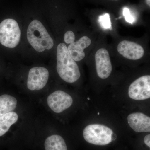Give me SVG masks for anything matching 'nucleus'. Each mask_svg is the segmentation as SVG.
<instances>
[{
  "label": "nucleus",
  "mask_w": 150,
  "mask_h": 150,
  "mask_svg": "<svg viewBox=\"0 0 150 150\" xmlns=\"http://www.w3.org/2000/svg\"><path fill=\"white\" fill-rule=\"evenodd\" d=\"M57 72L65 81L73 83L80 77L79 67L70 55L64 43H60L57 47Z\"/></svg>",
  "instance_id": "nucleus-1"
},
{
  "label": "nucleus",
  "mask_w": 150,
  "mask_h": 150,
  "mask_svg": "<svg viewBox=\"0 0 150 150\" xmlns=\"http://www.w3.org/2000/svg\"><path fill=\"white\" fill-rule=\"evenodd\" d=\"M28 40L33 48L39 52L53 47L54 42L42 23L37 20L30 23L27 31Z\"/></svg>",
  "instance_id": "nucleus-2"
},
{
  "label": "nucleus",
  "mask_w": 150,
  "mask_h": 150,
  "mask_svg": "<svg viewBox=\"0 0 150 150\" xmlns=\"http://www.w3.org/2000/svg\"><path fill=\"white\" fill-rule=\"evenodd\" d=\"M83 136L85 141L96 146L109 144L115 140V135L112 129L99 124H90L84 129Z\"/></svg>",
  "instance_id": "nucleus-3"
},
{
  "label": "nucleus",
  "mask_w": 150,
  "mask_h": 150,
  "mask_svg": "<svg viewBox=\"0 0 150 150\" xmlns=\"http://www.w3.org/2000/svg\"><path fill=\"white\" fill-rule=\"evenodd\" d=\"M20 38L21 30L16 21L6 19L0 23V43L3 46L15 48L19 43Z\"/></svg>",
  "instance_id": "nucleus-4"
},
{
  "label": "nucleus",
  "mask_w": 150,
  "mask_h": 150,
  "mask_svg": "<svg viewBox=\"0 0 150 150\" xmlns=\"http://www.w3.org/2000/svg\"><path fill=\"white\" fill-rule=\"evenodd\" d=\"M75 38L74 33L70 30L66 32L64 35L65 43L70 44L67 48L70 55L75 61L79 62L84 58V50L91 44V40L86 36H83L76 42H74Z\"/></svg>",
  "instance_id": "nucleus-5"
},
{
  "label": "nucleus",
  "mask_w": 150,
  "mask_h": 150,
  "mask_svg": "<svg viewBox=\"0 0 150 150\" xmlns=\"http://www.w3.org/2000/svg\"><path fill=\"white\" fill-rule=\"evenodd\" d=\"M130 98L135 100H144L150 98V76L140 77L130 85L129 88Z\"/></svg>",
  "instance_id": "nucleus-6"
},
{
  "label": "nucleus",
  "mask_w": 150,
  "mask_h": 150,
  "mask_svg": "<svg viewBox=\"0 0 150 150\" xmlns=\"http://www.w3.org/2000/svg\"><path fill=\"white\" fill-rule=\"evenodd\" d=\"M73 102L71 96L62 91H56L47 98L48 106L54 112L57 113H61L71 107Z\"/></svg>",
  "instance_id": "nucleus-7"
},
{
  "label": "nucleus",
  "mask_w": 150,
  "mask_h": 150,
  "mask_svg": "<svg viewBox=\"0 0 150 150\" xmlns=\"http://www.w3.org/2000/svg\"><path fill=\"white\" fill-rule=\"evenodd\" d=\"M49 77V72L46 68L33 67L28 73L27 87L31 91L40 90L46 85Z\"/></svg>",
  "instance_id": "nucleus-8"
},
{
  "label": "nucleus",
  "mask_w": 150,
  "mask_h": 150,
  "mask_svg": "<svg viewBox=\"0 0 150 150\" xmlns=\"http://www.w3.org/2000/svg\"><path fill=\"white\" fill-rule=\"evenodd\" d=\"M95 58L98 76L102 79H107L110 76L112 71L108 51L105 48L98 49L96 53Z\"/></svg>",
  "instance_id": "nucleus-9"
},
{
  "label": "nucleus",
  "mask_w": 150,
  "mask_h": 150,
  "mask_svg": "<svg viewBox=\"0 0 150 150\" xmlns=\"http://www.w3.org/2000/svg\"><path fill=\"white\" fill-rule=\"evenodd\" d=\"M117 50L119 54L129 60L141 59L145 53L144 48L139 44L126 40H123L118 44Z\"/></svg>",
  "instance_id": "nucleus-10"
},
{
  "label": "nucleus",
  "mask_w": 150,
  "mask_h": 150,
  "mask_svg": "<svg viewBox=\"0 0 150 150\" xmlns=\"http://www.w3.org/2000/svg\"><path fill=\"white\" fill-rule=\"evenodd\" d=\"M127 119L129 126L136 132H150V118L144 113L139 112L131 113Z\"/></svg>",
  "instance_id": "nucleus-11"
},
{
  "label": "nucleus",
  "mask_w": 150,
  "mask_h": 150,
  "mask_svg": "<svg viewBox=\"0 0 150 150\" xmlns=\"http://www.w3.org/2000/svg\"><path fill=\"white\" fill-rule=\"evenodd\" d=\"M45 150H68L64 138L59 135H53L46 138L44 142Z\"/></svg>",
  "instance_id": "nucleus-12"
},
{
  "label": "nucleus",
  "mask_w": 150,
  "mask_h": 150,
  "mask_svg": "<svg viewBox=\"0 0 150 150\" xmlns=\"http://www.w3.org/2000/svg\"><path fill=\"white\" fill-rule=\"evenodd\" d=\"M17 103L14 97L7 94L0 96V117L15 109Z\"/></svg>",
  "instance_id": "nucleus-13"
},
{
  "label": "nucleus",
  "mask_w": 150,
  "mask_h": 150,
  "mask_svg": "<svg viewBox=\"0 0 150 150\" xmlns=\"http://www.w3.org/2000/svg\"><path fill=\"white\" fill-rule=\"evenodd\" d=\"M18 118V115L13 111L0 117V137L8 131L11 126L17 121Z\"/></svg>",
  "instance_id": "nucleus-14"
},
{
  "label": "nucleus",
  "mask_w": 150,
  "mask_h": 150,
  "mask_svg": "<svg viewBox=\"0 0 150 150\" xmlns=\"http://www.w3.org/2000/svg\"><path fill=\"white\" fill-rule=\"evenodd\" d=\"M98 22L101 27L104 29H112L110 15L108 13H105L98 18Z\"/></svg>",
  "instance_id": "nucleus-15"
},
{
  "label": "nucleus",
  "mask_w": 150,
  "mask_h": 150,
  "mask_svg": "<svg viewBox=\"0 0 150 150\" xmlns=\"http://www.w3.org/2000/svg\"><path fill=\"white\" fill-rule=\"evenodd\" d=\"M123 13L126 21L131 24H133L135 21V19L131 14L129 9L127 8H124L123 9Z\"/></svg>",
  "instance_id": "nucleus-16"
},
{
  "label": "nucleus",
  "mask_w": 150,
  "mask_h": 150,
  "mask_svg": "<svg viewBox=\"0 0 150 150\" xmlns=\"http://www.w3.org/2000/svg\"><path fill=\"white\" fill-rule=\"evenodd\" d=\"M144 143L147 146L150 148V134H148L144 138Z\"/></svg>",
  "instance_id": "nucleus-17"
},
{
  "label": "nucleus",
  "mask_w": 150,
  "mask_h": 150,
  "mask_svg": "<svg viewBox=\"0 0 150 150\" xmlns=\"http://www.w3.org/2000/svg\"><path fill=\"white\" fill-rule=\"evenodd\" d=\"M146 3L148 5V6H150V0H146Z\"/></svg>",
  "instance_id": "nucleus-18"
},
{
  "label": "nucleus",
  "mask_w": 150,
  "mask_h": 150,
  "mask_svg": "<svg viewBox=\"0 0 150 150\" xmlns=\"http://www.w3.org/2000/svg\"><path fill=\"white\" fill-rule=\"evenodd\" d=\"M112 1H118V0H112Z\"/></svg>",
  "instance_id": "nucleus-19"
}]
</instances>
